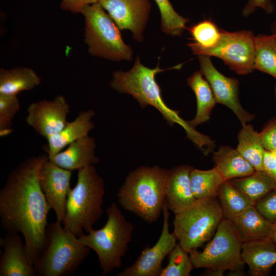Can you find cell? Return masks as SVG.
<instances>
[{
  "label": "cell",
  "mask_w": 276,
  "mask_h": 276,
  "mask_svg": "<svg viewBox=\"0 0 276 276\" xmlns=\"http://www.w3.org/2000/svg\"><path fill=\"white\" fill-rule=\"evenodd\" d=\"M238 144L236 149L255 168L263 171L265 149L259 135L250 124L242 125L238 134Z\"/></svg>",
  "instance_id": "cell-26"
},
{
  "label": "cell",
  "mask_w": 276,
  "mask_h": 276,
  "mask_svg": "<svg viewBox=\"0 0 276 276\" xmlns=\"http://www.w3.org/2000/svg\"><path fill=\"white\" fill-rule=\"evenodd\" d=\"M12 131V129L11 128L5 129L2 130H0V136L1 137L6 136L9 133H10Z\"/></svg>",
  "instance_id": "cell-40"
},
{
  "label": "cell",
  "mask_w": 276,
  "mask_h": 276,
  "mask_svg": "<svg viewBox=\"0 0 276 276\" xmlns=\"http://www.w3.org/2000/svg\"><path fill=\"white\" fill-rule=\"evenodd\" d=\"M224 179L215 167L208 170L194 168L190 173V185L196 200L217 197L219 189Z\"/></svg>",
  "instance_id": "cell-28"
},
{
  "label": "cell",
  "mask_w": 276,
  "mask_h": 276,
  "mask_svg": "<svg viewBox=\"0 0 276 276\" xmlns=\"http://www.w3.org/2000/svg\"><path fill=\"white\" fill-rule=\"evenodd\" d=\"M163 214L162 231L155 244L145 247L134 263L118 273V276H159L164 259L177 244V240L174 233L169 232V209L165 202Z\"/></svg>",
  "instance_id": "cell-11"
},
{
  "label": "cell",
  "mask_w": 276,
  "mask_h": 276,
  "mask_svg": "<svg viewBox=\"0 0 276 276\" xmlns=\"http://www.w3.org/2000/svg\"><path fill=\"white\" fill-rule=\"evenodd\" d=\"M105 183L93 165L78 170L77 181L69 191L66 212L62 222L64 229L77 237L88 233L101 217Z\"/></svg>",
  "instance_id": "cell-4"
},
{
  "label": "cell",
  "mask_w": 276,
  "mask_h": 276,
  "mask_svg": "<svg viewBox=\"0 0 276 276\" xmlns=\"http://www.w3.org/2000/svg\"><path fill=\"white\" fill-rule=\"evenodd\" d=\"M57 221L48 224L41 253L35 264L36 275L73 274L87 258L90 248Z\"/></svg>",
  "instance_id": "cell-6"
},
{
  "label": "cell",
  "mask_w": 276,
  "mask_h": 276,
  "mask_svg": "<svg viewBox=\"0 0 276 276\" xmlns=\"http://www.w3.org/2000/svg\"><path fill=\"white\" fill-rule=\"evenodd\" d=\"M19 107L16 95L0 94V130L11 128Z\"/></svg>",
  "instance_id": "cell-33"
},
{
  "label": "cell",
  "mask_w": 276,
  "mask_h": 276,
  "mask_svg": "<svg viewBox=\"0 0 276 276\" xmlns=\"http://www.w3.org/2000/svg\"><path fill=\"white\" fill-rule=\"evenodd\" d=\"M192 36L187 44L194 54L205 55L215 48L221 38V30L211 19H204L189 28Z\"/></svg>",
  "instance_id": "cell-24"
},
{
  "label": "cell",
  "mask_w": 276,
  "mask_h": 276,
  "mask_svg": "<svg viewBox=\"0 0 276 276\" xmlns=\"http://www.w3.org/2000/svg\"><path fill=\"white\" fill-rule=\"evenodd\" d=\"M259 135L265 150L276 151V118L268 122Z\"/></svg>",
  "instance_id": "cell-35"
},
{
  "label": "cell",
  "mask_w": 276,
  "mask_h": 276,
  "mask_svg": "<svg viewBox=\"0 0 276 276\" xmlns=\"http://www.w3.org/2000/svg\"><path fill=\"white\" fill-rule=\"evenodd\" d=\"M200 71L209 82L216 103L223 104L235 114L242 125L255 118V115L247 112L241 105L239 98V81L225 76L213 65L211 57L198 56Z\"/></svg>",
  "instance_id": "cell-12"
},
{
  "label": "cell",
  "mask_w": 276,
  "mask_h": 276,
  "mask_svg": "<svg viewBox=\"0 0 276 276\" xmlns=\"http://www.w3.org/2000/svg\"><path fill=\"white\" fill-rule=\"evenodd\" d=\"M273 154L274 155V156H275V158H276V151H273V152H272Z\"/></svg>",
  "instance_id": "cell-43"
},
{
  "label": "cell",
  "mask_w": 276,
  "mask_h": 276,
  "mask_svg": "<svg viewBox=\"0 0 276 276\" xmlns=\"http://www.w3.org/2000/svg\"><path fill=\"white\" fill-rule=\"evenodd\" d=\"M4 252L0 259V276H36L35 266L30 261L25 244L18 233L7 232L0 239Z\"/></svg>",
  "instance_id": "cell-16"
},
{
  "label": "cell",
  "mask_w": 276,
  "mask_h": 276,
  "mask_svg": "<svg viewBox=\"0 0 276 276\" xmlns=\"http://www.w3.org/2000/svg\"><path fill=\"white\" fill-rule=\"evenodd\" d=\"M95 139L89 135L71 143L67 148L49 158L58 166L73 171L99 162L95 153Z\"/></svg>",
  "instance_id": "cell-20"
},
{
  "label": "cell",
  "mask_w": 276,
  "mask_h": 276,
  "mask_svg": "<svg viewBox=\"0 0 276 276\" xmlns=\"http://www.w3.org/2000/svg\"><path fill=\"white\" fill-rule=\"evenodd\" d=\"M193 167L179 165L168 170L165 191V202L175 215L183 211L196 200L190 185V173Z\"/></svg>",
  "instance_id": "cell-17"
},
{
  "label": "cell",
  "mask_w": 276,
  "mask_h": 276,
  "mask_svg": "<svg viewBox=\"0 0 276 276\" xmlns=\"http://www.w3.org/2000/svg\"><path fill=\"white\" fill-rule=\"evenodd\" d=\"M72 172L56 165L48 157L39 173L41 189L50 207L55 213L56 221L61 223L64 218L66 200L71 189Z\"/></svg>",
  "instance_id": "cell-14"
},
{
  "label": "cell",
  "mask_w": 276,
  "mask_h": 276,
  "mask_svg": "<svg viewBox=\"0 0 276 276\" xmlns=\"http://www.w3.org/2000/svg\"><path fill=\"white\" fill-rule=\"evenodd\" d=\"M201 71L195 72L187 79L188 85L195 94L197 110L194 118L188 121L193 128L210 119L212 111L216 103L213 91Z\"/></svg>",
  "instance_id": "cell-23"
},
{
  "label": "cell",
  "mask_w": 276,
  "mask_h": 276,
  "mask_svg": "<svg viewBox=\"0 0 276 276\" xmlns=\"http://www.w3.org/2000/svg\"><path fill=\"white\" fill-rule=\"evenodd\" d=\"M274 95H275V98H276V83H275V86H274Z\"/></svg>",
  "instance_id": "cell-42"
},
{
  "label": "cell",
  "mask_w": 276,
  "mask_h": 276,
  "mask_svg": "<svg viewBox=\"0 0 276 276\" xmlns=\"http://www.w3.org/2000/svg\"><path fill=\"white\" fill-rule=\"evenodd\" d=\"M223 218L217 197L196 200L175 215L173 233L179 244L189 252L211 240Z\"/></svg>",
  "instance_id": "cell-9"
},
{
  "label": "cell",
  "mask_w": 276,
  "mask_h": 276,
  "mask_svg": "<svg viewBox=\"0 0 276 276\" xmlns=\"http://www.w3.org/2000/svg\"><path fill=\"white\" fill-rule=\"evenodd\" d=\"M261 8L268 14L273 13L275 10L274 5L271 0H247L242 11V15L248 17L256 8Z\"/></svg>",
  "instance_id": "cell-36"
},
{
  "label": "cell",
  "mask_w": 276,
  "mask_h": 276,
  "mask_svg": "<svg viewBox=\"0 0 276 276\" xmlns=\"http://www.w3.org/2000/svg\"><path fill=\"white\" fill-rule=\"evenodd\" d=\"M161 15V29L167 35L180 36L189 21L177 13L169 0H154Z\"/></svg>",
  "instance_id": "cell-31"
},
{
  "label": "cell",
  "mask_w": 276,
  "mask_h": 276,
  "mask_svg": "<svg viewBox=\"0 0 276 276\" xmlns=\"http://www.w3.org/2000/svg\"><path fill=\"white\" fill-rule=\"evenodd\" d=\"M241 255L251 275H267L276 263V243L271 238L243 242Z\"/></svg>",
  "instance_id": "cell-19"
},
{
  "label": "cell",
  "mask_w": 276,
  "mask_h": 276,
  "mask_svg": "<svg viewBox=\"0 0 276 276\" xmlns=\"http://www.w3.org/2000/svg\"><path fill=\"white\" fill-rule=\"evenodd\" d=\"M254 68L276 79V35L255 36Z\"/></svg>",
  "instance_id": "cell-30"
},
{
  "label": "cell",
  "mask_w": 276,
  "mask_h": 276,
  "mask_svg": "<svg viewBox=\"0 0 276 276\" xmlns=\"http://www.w3.org/2000/svg\"><path fill=\"white\" fill-rule=\"evenodd\" d=\"M84 41L94 56L113 61L131 60V48L123 40L120 29L98 3L85 6Z\"/></svg>",
  "instance_id": "cell-8"
},
{
  "label": "cell",
  "mask_w": 276,
  "mask_h": 276,
  "mask_svg": "<svg viewBox=\"0 0 276 276\" xmlns=\"http://www.w3.org/2000/svg\"><path fill=\"white\" fill-rule=\"evenodd\" d=\"M173 68L162 69L158 64L154 68H150L142 64L137 56L129 71H117L113 73L110 85L120 93L131 95L143 108L148 105L155 107L170 126L179 124L185 130L187 137L207 154L214 148V141L192 128L179 116V111L169 107L163 99L155 76Z\"/></svg>",
  "instance_id": "cell-2"
},
{
  "label": "cell",
  "mask_w": 276,
  "mask_h": 276,
  "mask_svg": "<svg viewBox=\"0 0 276 276\" xmlns=\"http://www.w3.org/2000/svg\"><path fill=\"white\" fill-rule=\"evenodd\" d=\"M107 11L119 29L131 31L133 39L141 42L149 18L151 3L149 0H97Z\"/></svg>",
  "instance_id": "cell-15"
},
{
  "label": "cell",
  "mask_w": 276,
  "mask_h": 276,
  "mask_svg": "<svg viewBox=\"0 0 276 276\" xmlns=\"http://www.w3.org/2000/svg\"><path fill=\"white\" fill-rule=\"evenodd\" d=\"M70 109L69 104L62 95L57 96L52 100H38L28 106L26 122L47 139L65 126Z\"/></svg>",
  "instance_id": "cell-13"
},
{
  "label": "cell",
  "mask_w": 276,
  "mask_h": 276,
  "mask_svg": "<svg viewBox=\"0 0 276 276\" xmlns=\"http://www.w3.org/2000/svg\"><path fill=\"white\" fill-rule=\"evenodd\" d=\"M47 154L30 157L8 174L0 190L1 226L7 232L21 233L27 256L35 266L43 249L51 209L39 182Z\"/></svg>",
  "instance_id": "cell-1"
},
{
  "label": "cell",
  "mask_w": 276,
  "mask_h": 276,
  "mask_svg": "<svg viewBox=\"0 0 276 276\" xmlns=\"http://www.w3.org/2000/svg\"><path fill=\"white\" fill-rule=\"evenodd\" d=\"M242 243L232 222L223 218L203 250L193 249L189 254L194 267L206 268L207 275H223L226 270L241 273L245 264Z\"/></svg>",
  "instance_id": "cell-7"
},
{
  "label": "cell",
  "mask_w": 276,
  "mask_h": 276,
  "mask_svg": "<svg viewBox=\"0 0 276 276\" xmlns=\"http://www.w3.org/2000/svg\"><path fill=\"white\" fill-rule=\"evenodd\" d=\"M40 82L39 76L30 68L0 70V94L17 95L22 91L32 89Z\"/></svg>",
  "instance_id": "cell-25"
},
{
  "label": "cell",
  "mask_w": 276,
  "mask_h": 276,
  "mask_svg": "<svg viewBox=\"0 0 276 276\" xmlns=\"http://www.w3.org/2000/svg\"><path fill=\"white\" fill-rule=\"evenodd\" d=\"M271 239L275 243H276V223L273 224V228L271 236Z\"/></svg>",
  "instance_id": "cell-39"
},
{
  "label": "cell",
  "mask_w": 276,
  "mask_h": 276,
  "mask_svg": "<svg viewBox=\"0 0 276 276\" xmlns=\"http://www.w3.org/2000/svg\"><path fill=\"white\" fill-rule=\"evenodd\" d=\"M255 36L252 31L228 32L222 29L219 43L204 56L219 58L232 71L245 75L255 70Z\"/></svg>",
  "instance_id": "cell-10"
},
{
  "label": "cell",
  "mask_w": 276,
  "mask_h": 276,
  "mask_svg": "<svg viewBox=\"0 0 276 276\" xmlns=\"http://www.w3.org/2000/svg\"><path fill=\"white\" fill-rule=\"evenodd\" d=\"M263 171L276 184V158L272 152L265 150L263 160Z\"/></svg>",
  "instance_id": "cell-38"
},
{
  "label": "cell",
  "mask_w": 276,
  "mask_h": 276,
  "mask_svg": "<svg viewBox=\"0 0 276 276\" xmlns=\"http://www.w3.org/2000/svg\"><path fill=\"white\" fill-rule=\"evenodd\" d=\"M193 268L189 252L178 244L169 253L168 264L159 276H189Z\"/></svg>",
  "instance_id": "cell-32"
},
{
  "label": "cell",
  "mask_w": 276,
  "mask_h": 276,
  "mask_svg": "<svg viewBox=\"0 0 276 276\" xmlns=\"http://www.w3.org/2000/svg\"><path fill=\"white\" fill-rule=\"evenodd\" d=\"M228 181L255 204L276 188L273 180L262 170H256L249 175Z\"/></svg>",
  "instance_id": "cell-27"
},
{
  "label": "cell",
  "mask_w": 276,
  "mask_h": 276,
  "mask_svg": "<svg viewBox=\"0 0 276 276\" xmlns=\"http://www.w3.org/2000/svg\"><path fill=\"white\" fill-rule=\"evenodd\" d=\"M95 114L92 109L81 111L73 121L67 122L59 132L47 139L44 151L48 157L58 153L74 142L88 136L95 127L91 121Z\"/></svg>",
  "instance_id": "cell-18"
},
{
  "label": "cell",
  "mask_w": 276,
  "mask_h": 276,
  "mask_svg": "<svg viewBox=\"0 0 276 276\" xmlns=\"http://www.w3.org/2000/svg\"><path fill=\"white\" fill-rule=\"evenodd\" d=\"M106 213L107 220L103 227L93 228L87 235L82 233L78 237L84 246L96 253L103 275L121 267L134 230V225L116 203L110 204Z\"/></svg>",
  "instance_id": "cell-5"
},
{
  "label": "cell",
  "mask_w": 276,
  "mask_h": 276,
  "mask_svg": "<svg viewBox=\"0 0 276 276\" xmlns=\"http://www.w3.org/2000/svg\"><path fill=\"white\" fill-rule=\"evenodd\" d=\"M271 32L272 34L276 35V21H274L271 26Z\"/></svg>",
  "instance_id": "cell-41"
},
{
  "label": "cell",
  "mask_w": 276,
  "mask_h": 276,
  "mask_svg": "<svg viewBox=\"0 0 276 276\" xmlns=\"http://www.w3.org/2000/svg\"><path fill=\"white\" fill-rule=\"evenodd\" d=\"M255 206L267 220L272 224L276 223V188L258 200Z\"/></svg>",
  "instance_id": "cell-34"
},
{
  "label": "cell",
  "mask_w": 276,
  "mask_h": 276,
  "mask_svg": "<svg viewBox=\"0 0 276 276\" xmlns=\"http://www.w3.org/2000/svg\"><path fill=\"white\" fill-rule=\"evenodd\" d=\"M96 3L97 0H62L60 7L63 10L81 13L85 6Z\"/></svg>",
  "instance_id": "cell-37"
},
{
  "label": "cell",
  "mask_w": 276,
  "mask_h": 276,
  "mask_svg": "<svg viewBox=\"0 0 276 276\" xmlns=\"http://www.w3.org/2000/svg\"><path fill=\"white\" fill-rule=\"evenodd\" d=\"M224 218L232 221L237 215L255 203L228 180L220 186L217 195Z\"/></svg>",
  "instance_id": "cell-29"
},
{
  "label": "cell",
  "mask_w": 276,
  "mask_h": 276,
  "mask_svg": "<svg viewBox=\"0 0 276 276\" xmlns=\"http://www.w3.org/2000/svg\"><path fill=\"white\" fill-rule=\"evenodd\" d=\"M168 173L157 166L131 171L117 191L119 203L145 221L155 222L163 213Z\"/></svg>",
  "instance_id": "cell-3"
},
{
  "label": "cell",
  "mask_w": 276,
  "mask_h": 276,
  "mask_svg": "<svg viewBox=\"0 0 276 276\" xmlns=\"http://www.w3.org/2000/svg\"><path fill=\"white\" fill-rule=\"evenodd\" d=\"M212 161L225 181L249 175L256 170L236 149L220 146L213 153Z\"/></svg>",
  "instance_id": "cell-22"
},
{
  "label": "cell",
  "mask_w": 276,
  "mask_h": 276,
  "mask_svg": "<svg viewBox=\"0 0 276 276\" xmlns=\"http://www.w3.org/2000/svg\"><path fill=\"white\" fill-rule=\"evenodd\" d=\"M242 242L271 238L273 224L251 205L232 221Z\"/></svg>",
  "instance_id": "cell-21"
}]
</instances>
